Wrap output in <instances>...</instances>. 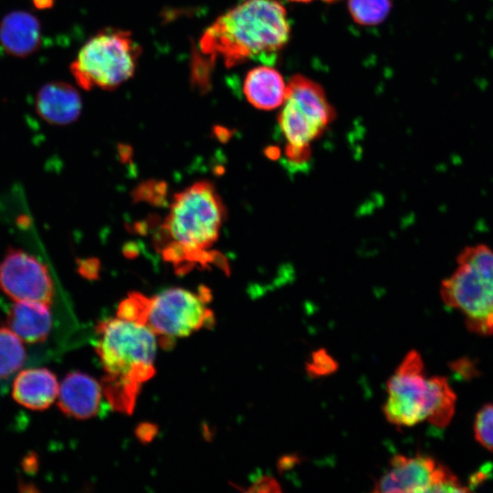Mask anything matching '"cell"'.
<instances>
[{
  "label": "cell",
  "instance_id": "cell-16",
  "mask_svg": "<svg viewBox=\"0 0 493 493\" xmlns=\"http://www.w3.org/2000/svg\"><path fill=\"white\" fill-rule=\"evenodd\" d=\"M244 93L254 107L273 110L281 106L287 95V82L269 66L251 69L244 81Z\"/></svg>",
  "mask_w": 493,
  "mask_h": 493
},
{
  "label": "cell",
  "instance_id": "cell-2",
  "mask_svg": "<svg viewBox=\"0 0 493 493\" xmlns=\"http://www.w3.org/2000/svg\"><path fill=\"white\" fill-rule=\"evenodd\" d=\"M158 342L140 322L117 317L97 325L95 351L105 372L100 384L113 410L133 411L142 385L154 375Z\"/></svg>",
  "mask_w": 493,
  "mask_h": 493
},
{
  "label": "cell",
  "instance_id": "cell-12",
  "mask_svg": "<svg viewBox=\"0 0 493 493\" xmlns=\"http://www.w3.org/2000/svg\"><path fill=\"white\" fill-rule=\"evenodd\" d=\"M79 91L70 84L55 81L44 85L36 97V110L46 122L64 126L75 121L81 112Z\"/></svg>",
  "mask_w": 493,
  "mask_h": 493
},
{
  "label": "cell",
  "instance_id": "cell-18",
  "mask_svg": "<svg viewBox=\"0 0 493 493\" xmlns=\"http://www.w3.org/2000/svg\"><path fill=\"white\" fill-rule=\"evenodd\" d=\"M26 353L21 339L10 329L0 328V379L12 375L22 367Z\"/></svg>",
  "mask_w": 493,
  "mask_h": 493
},
{
  "label": "cell",
  "instance_id": "cell-19",
  "mask_svg": "<svg viewBox=\"0 0 493 493\" xmlns=\"http://www.w3.org/2000/svg\"><path fill=\"white\" fill-rule=\"evenodd\" d=\"M334 2L336 0H326ZM352 19L361 26H375L383 22L390 8V0H347Z\"/></svg>",
  "mask_w": 493,
  "mask_h": 493
},
{
  "label": "cell",
  "instance_id": "cell-13",
  "mask_svg": "<svg viewBox=\"0 0 493 493\" xmlns=\"http://www.w3.org/2000/svg\"><path fill=\"white\" fill-rule=\"evenodd\" d=\"M56 375L47 368L21 371L16 377L12 395L20 405L34 411L48 408L58 394Z\"/></svg>",
  "mask_w": 493,
  "mask_h": 493
},
{
  "label": "cell",
  "instance_id": "cell-11",
  "mask_svg": "<svg viewBox=\"0 0 493 493\" xmlns=\"http://www.w3.org/2000/svg\"><path fill=\"white\" fill-rule=\"evenodd\" d=\"M101 384L90 375L75 371L68 373L58 389V407L75 419L95 416L101 405Z\"/></svg>",
  "mask_w": 493,
  "mask_h": 493
},
{
  "label": "cell",
  "instance_id": "cell-17",
  "mask_svg": "<svg viewBox=\"0 0 493 493\" xmlns=\"http://www.w3.org/2000/svg\"><path fill=\"white\" fill-rule=\"evenodd\" d=\"M431 402L426 421L436 427H446L453 418L456 394L447 379L442 376L430 377Z\"/></svg>",
  "mask_w": 493,
  "mask_h": 493
},
{
  "label": "cell",
  "instance_id": "cell-21",
  "mask_svg": "<svg viewBox=\"0 0 493 493\" xmlns=\"http://www.w3.org/2000/svg\"><path fill=\"white\" fill-rule=\"evenodd\" d=\"M336 369V361L324 349L314 351L306 365L308 374L312 377L329 375Z\"/></svg>",
  "mask_w": 493,
  "mask_h": 493
},
{
  "label": "cell",
  "instance_id": "cell-7",
  "mask_svg": "<svg viewBox=\"0 0 493 493\" xmlns=\"http://www.w3.org/2000/svg\"><path fill=\"white\" fill-rule=\"evenodd\" d=\"M210 299L205 288L197 292L173 288L150 298L143 295L140 323L152 330L160 345L171 347L174 340L214 324Z\"/></svg>",
  "mask_w": 493,
  "mask_h": 493
},
{
  "label": "cell",
  "instance_id": "cell-1",
  "mask_svg": "<svg viewBox=\"0 0 493 493\" xmlns=\"http://www.w3.org/2000/svg\"><path fill=\"white\" fill-rule=\"evenodd\" d=\"M289 34L287 11L278 0H244L218 17L201 37L193 78L205 81L217 60L230 68L247 59L275 56L285 47Z\"/></svg>",
  "mask_w": 493,
  "mask_h": 493
},
{
  "label": "cell",
  "instance_id": "cell-22",
  "mask_svg": "<svg viewBox=\"0 0 493 493\" xmlns=\"http://www.w3.org/2000/svg\"><path fill=\"white\" fill-rule=\"evenodd\" d=\"M290 1H293V2H300V3H307V2H310L311 0H290Z\"/></svg>",
  "mask_w": 493,
  "mask_h": 493
},
{
  "label": "cell",
  "instance_id": "cell-15",
  "mask_svg": "<svg viewBox=\"0 0 493 493\" xmlns=\"http://www.w3.org/2000/svg\"><path fill=\"white\" fill-rule=\"evenodd\" d=\"M7 324L22 341H44L51 330L49 304L39 301H15L7 315Z\"/></svg>",
  "mask_w": 493,
  "mask_h": 493
},
{
  "label": "cell",
  "instance_id": "cell-3",
  "mask_svg": "<svg viewBox=\"0 0 493 493\" xmlns=\"http://www.w3.org/2000/svg\"><path fill=\"white\" fill-rule=\"evenodd\" d=\"M225 205L210 182L198 181L177 193L162 226V254L179 271L213 259Z\"/></svg>",
  "mask_w": 493,
  "mask_h": 493
},
{
  "label": "cell",
  "instance_id": "cell-20",
  "mask_svg": "<svg viewBox=\"0 0 493 493\" xmlns=\"http://www.w3.org/2000/svg\"><path fill=\"white\" fill-rule=\"evenodd\" d=\"M476 440L486 449L493 452V404L483 405L474 422Z\"/></svg>",
  "mask_w": 493,
  "mask_h": 493
},
{
  "label": "cell",
  "instance_id": "cell-8",
  "mask_svg": "<svg viewBox=\"0 0 493 493\" xmlns=\"http://www.w3.org/2000/svg\"><path fill=\"white\" fill-rule=\"evenodd\" d=\"M431 401L430 380L420 353L410 351L387 381V399L383 407L388 422L399 427L425 421Z\"/></svg>",
  "mask_w": 493,
  "mask_h": 493
},
{
  "label": "cell",
  "instance_id": "cell-9",
  "mask_svg": "<svg viewBox=\"0 0 493 493\" xmlns=\"http://www.w3.org/2000/svg\"><path fill=\"white\" fill-rule=\"evenodd\" d=\"M464 486L445 465L425 455H395L390 467L375 481L373 492H466Z\"/></svg>",
  "mask_w": 493,
  "mask_h": 493
},
{
  "label": "cell",
  "instance_id": "cell-5",
  "mask_svg": "<svg viewBox=\"0 0 493 493\" xmlns=\"http://www.w3.org/2000/svg\"><path fill=\"white\" fill-rule=\"evenodd\" d=\"M278 121L287 142L285 155L294 167L305 166L310 158V143L335 118L320 85L302 75L287 82V95Z\"/></svg>",
  "mask_w": 493,
  "mask_h": 493
},
{
  "label": "cell",
  "instance_id": "cell-14",
  "mask_svg": "<svg viewBox=\"0 0 493 493\" xmlns=\"http://www.w3.org/2000/svg\"><path fill=\"white\" fill-rule=\"evenodd\" d=\"M40 42L41 26L35 16L16 11L0 22V44L8 55L29 56L38 48Z\"/></svg>",
  "mask_w": 493,
  "mask_h": 493
},
{
  "label": "cell",
  "instance_id": "cell-6",
  "mask_svg": "<svg viewBox=\"0 0 493 493\" xmlns=\"http://www.w3.org/2000/svg\"><path fill=\"white\" fill-rule=\"evenodd\" d=\"M140 54L131 33L108 29L91 37L70 65L79 86L112 89L131 78Z\"/></svg>",
  "mask_w": 493,
  "mask_h": 493
},
{
  "label": "cell",
  "instance_id": "cell-4",
  "mask_svg": "<svg viewBox=\"0 0 493 493\" xmlns=\"http://www.w3.org/2000/svg\"><path fill=\"white\" fill-rule=\"evenodd\" d=\"M444 304L458 310L471 332L493 335V249L485 244L464 247L456 267L440 286Z\"/></svg>",
  "mask_w": 493,
  "mask_h": 493
},
{
  "label": "cell",
  "instance_id": "cell-10",
  "mask_svg": "<svg viewBox=\"0 0 493 493\" xmlns=\"http://www.w3.org/2000/svg\"><path fill=\"white\" fill-rule=\"evenodd\" d=\"M0 290L14 301L50 304L54 285L47 266L22 248H9L0 260Z\"/></svg>",
  "mask_w": 493,
  "mask_h": 493
}]
</instances>
